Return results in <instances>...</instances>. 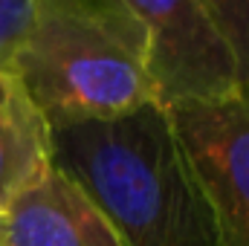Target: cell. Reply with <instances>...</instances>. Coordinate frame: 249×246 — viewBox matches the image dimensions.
I'll use <instances>...</instances> for the list:
<instances>
[{
  "label": "cell",
  "mask_w": 249,
  "mask_h": 246,
  "mask_svg": "<svg viewBox=\"0 0 249 246\" xmlns=\"http://www.w3.org/2000/svg\"><path fill=\"white\" fill-rule=\"evenodd\" d=\"M53 162L107 217L122 246H220L168 110L53 127Z\"/></svg>",
  "instance_id": "cell-1"
},
{
  "label": "cell",
  "mask_w": 249,
  "mask_h": 246,
  "mask_svg": "<svg viewBox=\"0 0 249 246\" xmlns=\"http://www.w3.org/2000/svg\"><path fill=\"white\" fill-rule=\"evenodd\" d=\"M151 35V70L162 107L241 90L238 64L200 0H124Z\"/></svg>",
  "instance_id": "cell-4"
},
{
  "label": "cell",
  "mask_w": 249,
  "mask_h": 246,
  "mask_svg": "<svg viewBox=\"0 0 249 246\" xmlns=\"http://www.w3.org/2000/svg\"><path fill=\"white\" fill-rule=\"evenodd\" d=\"M53 127L20 84L0 67V211L53 171Z\"/></svg>",
  "instance_id": "cell-6"
},
{
  "label": "cell",
  "mask_w": 249,
  "mask_h": 246,
  "mask_svg": "<svg viewBox=\"0 0 249 246\" xmlns=\"http://www.w3.org/2000/svg\"><path fill=\"white\" fill-rule=\"evenodd\" d=\"M165 110L212 211L217 244L249 246V93L188 99Z\"/></svg>",
  "instance_id": "cell-3"
},
{
  "label": "cell",
  "mask_w": 249,
  "mask_h": 246,
  "mask_svg": "<svg viewBox=\"0 0 249 246\" xmlns=\"http://www.w3.org/2000/svg\"><path fill=\"white\" fill-rule=\"evenodd\" d=\"M0 246H122L107 217L61 168L0 211Z\"/></svg>",
  "instance_id": "cell-5"
},
{
  "label": "cell",
  "mask_w": 249,
  "mask_h": 246,
  "mask_svg": "<svg viewBox=\"0 0 249 246\" xmlns=\"http://www.w3.org/2000/svg\"><path fill=\"white\" fill-rule=\"evenodd\" d=\"M6 67L50 127L113 119L157 102L151 35L124 0H32Z\"/></svg>",
  "instance_id": "cell-2"
},
{
  "label": "cell",
  "mask_w": 249,
  "mask_h": 246,
  "mask_svg": "<svg viewBox=\"0 0 249 246\" xmlns=\"http://www.w3.org/2000/svg\"><path fill=\"white\" fill-rule=\"evenodd\" d=\"M238 64L241 90L249 93V0H200Z\"/></svg>",
  "instance_id": "cell-7"
},
{
  "label": "cell",
  "mask_w": 249,
  "mask_h": 246,
  "mask_svg": "<svg viewBox=\"0 0 249 246\" xmlns=\"http://www.w3.org/2000/svg\"><path fill=\"white\" fill-rule=\"evenodd\" d=\"M32 0H0V67H6L29 20Z\"/></svg>",
  "instance_id": "cell-8"
}]
</instances>
